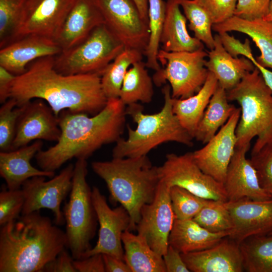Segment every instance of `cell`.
<instances>
[{
	"label": "cell",
	"instance_id": "obj_1",
	"mask_svg": "<svg viewBox=\"0 0 272 272\" xmlns=\"http://www.w3.org/2000/svg\"><path fill=\"white\" fill-rule=\"evenodd\" d=\"M53 56L38 58L28 64L26 71L16 76L10 97L17 106L33 99L47 102L56 117L63 110L95 115L107 102L97 74L64 75L54 68Z\"/></svg>",
	"mask_w": 272,
	"mask_h": 272
},
{
	"label": "cell",
	"instance_id": "obj_2",
	"mask_svg": "<svg viewBox=\"0 0 272 272\" xmlns=\"http://www.w3.org/2000/svg\"><path fill=\"white\" fill-rule=\"evenodd\" d=\"M125 105L119 98L108 100L104 108L92 116L67 110L59 115L61 135L56 144L35 155L39 168L55 172L73 158L87 160L102 146L116 142L125 122Z\"/></svg>",
	"mask_w": 272,
	"mask_h": 272
},
{
	"label": "cell",
	"instance_id": "obj_3",
	"mask_svg": "<svg viewBox=\"0 0 272 272\" xmlns=\"http://www.w3.org/2000/svg\"><path fill=\"white\" fill-rule=\"evenodd\" d=\"M40 211L1 226L0 272H42L66 247L65 232Z\"/></svg>",
	"mask_w": 272,
	"mask_h": 272
},
{
	"label": "cell",
	"instance_id": "obj_4",
	"mask_svg": "<svg viewBox=\"0 0 272 272\" xmlns=\"http://www.w3.org/2000/svg\"><path fill=\"white\" fill-rule=\"evenodd\" d=\"M91 166L106 183L110 200L119 203L128 213L129 231L135 230L142 208L155 197L160 181L158 167L152 165L147 155L113 158L110 161H94Z\"/></svg>",
	"mask_w": 272,
	"mask_h": 272
},
{
	"label": "cell",
	"instance_id": "obj_5",
	"mask_svg": "<svg viewBox=\"0 0 272 272\" xmlns=\"http://www.w3.org/2000/svg\"><path fill=\"white\" fill-rule=\"evenodd\" d=\"M164 103L158 113L147 114L137 103L128 105L126 114L137 124L135 129L128 126V137L120 138L112 150L114 158H135L146 156L150 151L168 142L187 146L193 145V138L182 126L173 111L169 84L162 89Z\"/></svg>",
	"mask_w": 272,
	"mask_h": 272
},
{
	"label": "cell",
	"instance_id": "obj_6",
	"mask_svg": "<svg viewBox=\"0 0 272 272\" xmlns=\"http://www.w3.org/2000/svg\"><path fill=\"white\" fill-rule=\"evenodd\" d=\"M227 94L229 101L240 106L236 147L250 145L255 137L260 140L272 135V91L255 66Z\"/></svg>",
	"mask_w": 272,
	"mask_h": 272
},
{
	"label": "cell",
	"instance_id": "obj_7",
	"mask_svg": "<svg viewBox=\"0 0 272 272\" xmlns=\"http://www.w3.org/2000/svg\"><path fill=\"white\" fill-rule=\"evenodd\" d=\"M87 166L86 160H77L70 198L63 208L66 248L74 259L83 258L91 249L90 242L95 236L98 222L92 189L87 181Z\"/></svg>",
	"mask_w": 272,
	"mask_h": 272
},
{
	"label": "cell",
	"instance_id": "obj_8",
	"mask_svg": "<svg viewBox=\"0 0 272 272\" xmlns=\"http://www.w3.org/2000/svg\"><path fill=\"white\" fill-rule=\"evenodd\" d=\"M125 49L104 24L95 28L83 41L53 56V65L64 75L97 74Z\"/></svg>",
	"mask_w": 272,
	"mask_h": 272
},
{
	"label": "cell",
	"instance_id": "obj_9",
	"mask_svg": "<svg viewBox=\"0 0 272 272\" xmlns=\"http://www.w3.org/2000/svg\"><path fill=\"white\" fill-rule=\"evenodd\" d=\"M208 52H168L160 49L157 58L160 69L152 79L157 86L168 83L172 97L185 99L198 92L205 84L209 71L205 66Z\"/></svg>",
	"mask_w": 272,
	"mask_h": 272
},
{
	"label": "cell",
	"instance_id": "obj_10",
	"mask_svg": "<svg viewBox=\"0 0 272 272\" xmlns=\"http://www.w3.org/2000/svg\"><path fill=\"white\" fill-rule=\"evenodd\" d=\"M158 169L160 180L169 187L176 185L205 199L228 201L223 184L199 168L192 152L169 154Z\"/></svg>",
	"mask_w": 272,
	"mask_h": 272
},
{
	"label": "cell",
	"instance_id": "obj_11",
	"mask_svg": "<svg viewBox=\"0 0 272 272\" xmlns=\"http://www.w3.org/2000/svg\"><path fill=\"white\" fill-rule=\"evenodd\" d=\"M104 24L125 48L144 52L150 30L133 0H95Z\"/></svg>",
	"mask_w": 272,
	"mask_h": 272
},
{
	"label": "cell",
	"instance_id": "obj_12",
	"mask_svg": "<svg viewBox=\"0 0 272 272\" xmlns=\"http://www.w3.org/2000/svg\"><path fill=\"white\" fill-rule=\"evenodd\" d=\"M74 169V165L69 164L59 174L48 181L42 176H34L26 180L21 187L25 196L21 215L47 209L53 213L55 225H64L65 219L60 207L71 191Z\"/></svg>",
	"mask_w": 272,
	"mask_h": 272
},
{
	"label": "cell",
	"instance_id": "obj_13",
	"mask_svg": "<svg viewBox=\"0 0 272 272\" xmlns=\"http://www.w3.org/2000/svg\"><path fill=\"white\" fill-rule=\"evenodd\" d=\"M92 198L99 224L98 238L95 246L83 258L96 254H107L124 260L122 235L129 230L130 218L128 213L121 205L110 208L106 197L97 187H93Z\"/></svg>",
	"mask_w": 272,
	"mask_h": 272
},
{
	"label": "cell",
	"instance_id": "obj_14",
	"mask_svg": "<svg viewBox=\"0 0 272 272\" xmlns=\"http://www.w3.org/2000/svg\"><path fill=\"white\" fill-rule=\"evenodd\" d=\"M169 188L160 180L154 199L142 208L135 229L150 247L162 256L167 252L169 236L176 219Z\"/></svg>",
	"mask_w": 272,
	"mask_h": 272
},
{
	"label": "cell",
	"instance_id": "obj_15",
	"mask_svg": "<svg viewBox=\"0 0 272 272\" xmlns=\"http://www.w3.org/2000/svg\"><path fill=\"white\" fill-rule=\"evenodd\" d=\"M240 113V108H236L215 135L203 148L192 152L199 168L223 184L236 147V129Z\"/></svg>",
	"mask_w": 272,
	"mask_h": 272
},
{
	"label": "cell",
	"instance_id": "obj_16",
	"mask_svg": "<svg viewBox=\"0 0 272 272\" xmlns=\"http://www.w3.org/2000/svg\"><path fill=\"white\" fill-rule=\"evenodd\" d=\"M61 135L58 118L44 100L35 99L25 105L16 127L11 150L34 140L57 142Z\"/></svg>",
	"mask_w": 272,
	"mask_h": 272
},
{
	"label": "cell",
	"instance_id": "obj_17",
	"mask_svg": "<svg viewBox=\"0 0 272 272\" xmlns=\"http://www.w3.org/2000/svg\"><path fill=\"white\" fill-rule=\"evenodd\" d=\"M74 1L24 0L18 38L36 34L54 40Z\"/></svg>",
	"mask_w": 272,
	"mask_h": 272
},
{
	"label": "cell",
	"instance_id": "obj_18",
	"mask_svg": "<svg viewBox=\"0 0 272 272\" xmlns=\"http://www.w3.org/2000/svg\"><path fill=\"white\" fill-rule=\"evenodd\" d=\"M233 223L230 238L239 244L246 238L272 232V199L243 198L225 202Z\"/></svg>",
	"mask_w": 272,
	"mask_h": 272
},
{
	"label": "cell",
	"instance_id": "obj_19",
	"mask_svg": "<svg viewBox=\"0 0 272 272\" xmlns=\"http://www.w3.org/2000/svg\"><path fill=\"white\" fill-rule=\"evenodd\" d=\"M250 146L235 148L223 183L228 201L272 199V196L261 187L254 167L250 159L246 158Z\"/></svg>",
	"mask_w": 272,
	"mask_h": 272
},
{
	"label": "cell",
	"instance_id": "obj_20",
	"mask_svg": "<svg viewBox=\"0 0 272 272\" xmlns=\"http://www.w3.org/2000/svg\"><path fill=\"white\" fill-rule=\"evenodd\" d=\"M62 50L51 38L36 35L22 36L0 49V66L15 76L23 74L32 61L55 56Z\"/></svg>",
	"mask_w": 272,
	"mask_h": 272
},
{
	"label": "cell",
	"instance_id": "obj_21",
	"mask_svg": "<svg viewBox=\"0 0 272 272\" xmlns=\"http://www.w3.org/2000/svg\"><path fill=\"white\" fill-rule=\"evenodd\" d=\"M190 271L242 272L243 260L239 244L228 236L202 250L181 253Z\"/></svg>",
	"mask_w": 272,
	"mask_h": 272
},
{
	"label": "cell",
	"instance_id": "obj_22",
	"mask_svg": "<svg viewBox=\"0 0 272 272\" xmlns=\"http://www.w3.org/2000/svg\"><path fill=\"white\" fill-rule=\"evenodd\" d=\"M103 24V17L95 0H75L54 40L62 51H66Z\"/></svg>",
	"mask_w": 272,
	"mask_h": 272
},
{
	"label": "cell",
	"instance_id": "obj_23",
	"mask_svg": "<svg viewBox=\"0 0 272 272\" xmlns=\"http://www.w3.org/2000/svg\"><path fill=\"white\" fill-rule=\"evenodd\" d=\"M42 146V140H36L31 145L0 152V175L5 180L7 189H20L26 180L34 176L52 178L55 176V172L38 169L31 163Z\"/></svg>",
	"mask_w": 272,
	"mask_h": 272
},
{
	"label": "cell",
	"instance_id": "obj_24",
	"mask_svg": "<svg viewBox=\"0 0 272 272\" xmlns=\"http://www.w3.org/2000/svg\"><path fill=\"white\" fill-rule=\"evenodd\" d=\"M215 43L213 49L208 52L209 59L205 66L217 78L220 86L229 91L234 88L255 66L250 60L244 56L234 57L223 47L218 35L214 36Z\"/></svg>",
	"mask_w": 272,
	"mask_h": 272
},
{
	"label": "cell",
	"instance_id": "obj_25",
	"mask_svg": "<svg viewBox=\"0 0 272 272\" xmlns=\"http://www.w3.org/2000/svg\"><path fill=\"white\" fill-rule=\"evenodd\" d=\"M178 0H167L165 20L160 37L162 49L168 52H192L204 49V44L191 36L187 19L180 9Z\"/></svg>",
	"mask_w": 272,
	"mask_h": 272
},
{
	"label": "cell",
	"instance_id": "obj_26",
	"mask_svg": "<svg viewBox=\"0 0 272 272\" xmlns=\"http://www.w3.org/2000/svg\"><path fill=\"white\" fill-rule=\"evenodd\" d=\"M218 33L236 31L249 36L260 51L256 59L261 65L272 69V24L264 18L246 20L234 16L213 26Z\"/></svg>",
	"mask_w": 272,
	"mask_h": 272
},
{
	"label": "cell",
	"instance_id": "obj_27",
	"mask_svg": "<svg viewBox=\"0 0 272 272\" xmlns=\"http://www.w3.org/2000/svg\"><path fill=\"white\" fill-rule=\"evenodd\" d=\"M229 232L213 233L206 230L193 219H175L170 233L169 245L181 253L198 251L210 248Z\"/></svg>",
	"mask_w": 272,
	"mask_h": 272
},
{
	"label": "cell",
	"instance_id": "obj_28",
	"mask_svg": "<svg viewBox=\"0 0 272 272\" xmlns=\"http://www.w3.org/2000/svg\"><path fill=\"white\" fill-rule=\"evenodd\" d=\"M218 86L217 78L209 72L205 84L196 94L185 99L172 98L174 113L193 139L198 124Z\"/></svg>",
	"mask_w": 272,
	"mask_h": 272
},
{
	"label": "cell",
	"instance_id": "obj_29",
	"mask_svg": "<svg viewBox=\"0 0 272 272\" xmlns=\"http://www.w3.org/2000/svg\"><path fill=\"white\" fill-rule=\"evenodd\" d=\"M124 261L132 272H167L163 256L154 251L141 235L128 230L122 235Z\"/></svg>",
	"mask_w": 272,
	"mask_h": 272
},
{
	"label": "cell",
	"instance_id": "obj_30",
	"mask_svg": "<svg viewBox=\"0 0 272 272\" xmlns=\"http://www.w3.org/2000/svg\"><path fill=\"white\" fill-rule=\"evenodd\" d=\"M228 101L226 90L218 83L198 124L194 139L206 144L215 135L236 108Z\"/></svg>",
	"mask_w": 272,
	"mask_h": 272
},
{
	"label": "cell",
	"instance_id": "obj_31",
	"mask_svg": "<svg viewBox=\"0 0 272 272\" xmlns=\"http://www.w3.org/2000/svg\"><path fill=\"white\" fill-rule=\"evenodd\" d=\"M142 60L134 63L124 78L119 98L126 106L139 101L149 103L154 95L153 81Z\"/></svg>",
	"mask_w": 272,
	"mask_h": 272
},
{
	"label": "cell",
	"instance_id": "obj_32",
	"mask_svg": "<svg viewBox=\"0 0 272 272\" xmlns=\"http://www.w3.org/2000/svg\"><path fill=\"white\" fill-rule=\"evenodd\" d=\"M144 53L125 48L105 68L101 76L103 91L107 100L119 98L125 76L135 62L142 60Z\"/></svg>",
	"mask_w": 272,
	"mask_h": 272
},
{
	"label": "cell",
	"instance_id": "obj_33",
	"mask_svg": "<svg viewBox=\"0 0 272 272\" xmlns=\"http://www.w3.org/2000/svg\"><path fill=\"white\" fill-rule=\"evenodd\" d=\"M239 246L244 270L272 272V234L248 237Z\"/></svg>",
	"mask_w": 272,
	"mask_h": 272
},
{
	"label": "cell",
	"instance_id": "obj_34",
	"mask_svg": "<svg viewBox=\"0 0 272 272\" xmlns=\"http://www.w3.org/2000/svg\"><path fill=\"white\" fill-rule=\"evenodd\" d=\"M148 1L150 37L144 52L146 57L145 63L147 67L157 71L161 67L157 55L160 49V37L165 20L166 2L163 0Z\"/></svg>",
	"mask_w": 272,
	"mask_h": 272
},
{
	"label": "cell",
	"instance_id": "obj_35",
	"mask_svg": "<svg viewBox=\"0 0 272 272\" xmlns=\"http://www.w3.org/2000/svg\"><path fill=\"white\" fill-rule=\"evenodd\" d=\"M178 1L194 37L210 50L213 49L215 43L212 31L214 24L208 13L195 0Z\"/></svg>",
	"mask_w": 272,
	"mask_h": 272
},
{
	"label": "cell",
	"instance_id": "obj_36",
	"mask_svg": "<svg viewBox=\"0 0 272 272\" xmlns=\"http://www.w3.org/2000/svg\"><path fill=\"white\" fill-rule=\"evenodd\" d=\"M192 219L213 233L229 232L230 234L233 229L232 219L225 202L220 200L210 199Z\"/></svg>",
	"mask_w": 272,
	"mask_h": 272
},
{
	"label": "cell",
	"instance_id": "obj_37",
	"mask_svg": "<svg viewBox=\"0 0 272 272\" xmlns=\"http://www.w3.org/2000/svg\"><path fill=\"white\" fill-rule=\"evenodd\" d=\"M24 0H0V48L19 37Z\"/></svg>",
	"mask_w": 272,
	"mask_h": 272
},
{
	"label": "cell",
	"instance_id": "obj_38",
	"mask_svg": "<svg viewBox=\"0 0 272 272\" xmlns=\"http://www.w3.org/2000/svg\"><path fill=\"white\" fill-rule=\"evenodd\" d=\"M250 160L261 187L272 196V135L256 140Z\"/></svg>",
	"mask_w": 272,
	"mask_h": 272
},
{
	"label": "cell",
	"instance_id": "obj_39",
	"mask_svg": "<svg viewBox=\"0 0 272 272\" xmlns=\"http://www.w3.org/2000/svg\"><path fill=\"white\" fill-rule=\"evenodd\" d=\"M172 207L176 219H192L210 199L200 197L178 186L169 188Z\"/></svg>",
	"mask_w": 272,
	"mask_h": 272
},
{
	"label": "cell",
	"instance_id": "obj_40",
	"mask_svg": "<svg viewBox=\"0 0 272 272\" xmlns=\"http://www.w3.org/2000/svg\"><path fill=\"white\" fill-rule=\"evenodd\" d=\"M25 105L17 106L16 100L10 98L0 108V150H11L15 138L18 119L23 112Z\"/></svg>",
	"mask_w": 272,
	"mask_h": 272
},
{
	"label": "cell",
	"instance_id": "obj_41",
	"mask_svg": "<svg viewBox=\"0 0 272 272\" xmlns=\"http://www.w3.org/2000/svg\"><path fill=\"white\" fill-rule=\"evenodd\" d=\"M25 203L22 190L3 189L0 192V225L2 226L18 219Z\"/></svg>",
	"mask_w": 272,
	"mask_h": 272
},
{
	"label": "cell",
	"instance_id": "obj_42",
	"mask_svg": "<svg viewBox=\"0 0 272 272\" xmlns=\"http://www.w3.org/2000/svg\"><path fill=\"white\" fill-rule=\"evenodd\" d=\"M208 13L213 24L222 23L234 16L238 0H195Z\"/></svg>",
	"mask_w": 272,
	"mask_h": 272
},
{
	"label": "cell",
	"instance_id": "obj_43",
	"mask_svg": "<svg viewBox=\"0 0 272 272\" xmlns=\"http://www.w3.org/2000/svg\"><path fill=\"white\" fill-rule=\"evenodd\" d=\"M270 0H238L234 16L246 20L264 18Z\"/></svg>",
	"mask_w": 272,
	"mask_h": 272
},
{
	"label": "cell",
	"instance_id": "obj_44",
	"mask_svg": "<svg viewBox=\"0 0 272 272\" xmlns=\"http://www.w3.org/2000/svg\"><path fill=\"white\" fill-rule=\"evenodd\" d=\"M218 35L224 49L233 57H238V55H241L246 57L252 54L248 39H246L242 43L227 32H220Z\"/></svg>",
	"mask_w": 272,
	"mask_h": 272
},
{
	"label": "cell",
	"instance_id": "obj_45",
	"mask_svg": "<svg viewBox=\"0 0 272 272\" xmlns=\"http://www.w3.org/2000/svg\"><path fill=\"white\" fill-rule=\"evenodd\" d=\"M74 260L72 255L64 248L44 266L42 272H77Z\"/></svg>",
	"mask_w": 272,
	"mask_h": 272
},
{
	"label": "cell",
	"instance_id": "obj_46",
	"mask_svg": "<svg viewBox=\"0 0 272 272\" xmlns=\"http://www.w3.org/2000/svg\"><path fill=\"white\" fill-rule=\"evenodd\" d=\"M74 265L77 272H105L102 254H96L82 259H74Z\"/></svg>",
	"mask_w": 272,
	"mask_h": 272
},
{
	"label": "cell",
	"instance_id": "obj_47",
	"mask_svg": "<svg viewBox=\"0 0 272 272\" xmlns=\"http://www.w3.org/2000/svg\"><path fill=\"white\" fill-rule=\"evenodd\" d=\"M167 272H189L183 260L181 253L169 245L166 253L163 256Z\"/></svg>",
	"mask_w": 272,
	"mask_h": 272
},
{
	"label": "cell",
	"instance_id": "obj_48",
	"mask_svg": "<svg viewBox=\"0 0 272 272\" xmlns=\"http://www.w3.org/2000/svg\"><path fill=\"white\" fill-rule=\"evenodd\" d=\"M16 77L0 66V103L2 104L10 98L12 84Z\"/></svg>",
	"mask_w": 272,
	"mask_h": 272
},
{
	"label": "cell",
	"instance_id": "obj_49",
	"mask_svg": "<svg viewBox=\"0 0 272 272\" xmlns=\"http://www.w3.org/2000/svg\"><path fill=\"white\" fill-rule=\"evenodd\" d=\"M102 255L106 272H132L124 260L109 254Z\"/></svg>",
	"mask_w": 272,
	"mask_h": 272
},
{
	"label": "cell",
	"instance_id": "obj_50",
	"mask_svg": "<svg viewBox=\"0 0 272 272\" xmlns=\"http://www.w3.org/2000/svg\"><path fill=\"white\" fill-rule=\"evenodd\" d=\"M247 58L250 60L254 66L259 71L266 84L272 91V71L259 64L253 54L249 55Z\"/></svg>",
	"mask_w": 272,
	"mask_h": 272
},
{
	"label": "cell",
	"instance_id": "obj_51",
	"mask_svg": "<svg viewBox=\"0 0 272 272\" xmlns=\"http://www.w3.org/2000/svg\"><path fill=\"white\" fill-rule=\"evenodd\" d=\"M136 5L140 13L143 18L148 23V0H133Z\"/></svg>",
	"mask_w": 272,
	"mask_h": 272
},
{
	"label": "cell",
	"instance_id": "obj_52",
	"mask_svg": "<svg viewBox=\"0 0 272 272\" xmlns=\"http://www.w3.org/2000/svg\"><path fill=\"white\" fill-rule=\"evenodd\" d=\"M264 19L272 24V0H270L268 12Z\"/></svg>",
	"mask_w": 272,
	"mask_h": 272
},
{
	"label": "cell",
	"instance_id": "obj_53",
	"mask_svg": "<svg viewBox=\"0 0 272 272\" xmlns=\"http://www.w3.org/2000/svg\"><path fill=\"white\" fill-rule=\"evenodd\" d=\"M269 234H272V232H271L270 233H269Z\"/></svg>",
	"mask_w": 272,
	"mask_h": 272
}]
</instances>
